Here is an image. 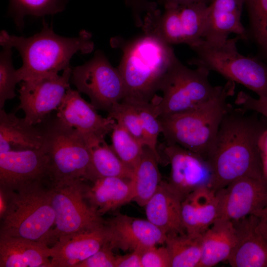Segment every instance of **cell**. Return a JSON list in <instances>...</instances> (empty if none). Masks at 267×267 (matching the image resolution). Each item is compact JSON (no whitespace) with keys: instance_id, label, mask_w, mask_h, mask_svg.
Masks as SVG:
<instances>
[{"instance_id":"1","label":"cell","mask_w":267,"mask_h":267,"mask_svg":"<svg viewBox=\"0 0 267 267\" xmlns=\"http://www.w3.org/2000/svg\"><path fill=\"white\" fill-rule=\"evenodd\" d=\"M248 112L229 104L223 117L208 158L215 192L242 177L265 178L259 143L267 119Z\"/></svg>"},{"instance_id":"2","label":"cell","mask_w":267,"mask_h":267,"mask_svg":"<svg viewBox=\"0 0 267 267\" xmlns=\"http://www.w3.org/2000/svg\"><path fill=\"white\" fill-rule=\"evenodd\" d=\"M90 34L81 31L75 37L56 34L52 27L44 23L42 30L30 37L9 35L2 30L0 44L2 46L16 48L19 52L22 65L16 69L20 81L31 80L57 74L69 67L70 61L76 53L92 51L93 43Z\"/></svg>"},{"instance_id":"3","label":"cell","mask_w":267,"mask_h":267,"mask_svg":"<svg viewBox=\"0 0 267 267\" xmlns=\"http://www.w3.org/2000/svg\"><path fill=\"white\" fill-rule=\"evenodd\" d=\"M123 50L117 68L125 87L123 99L153 101L164 76L177 58L172 45L144 33L127 44Z\"/></svg>"},{"instance_id":"4","label":"cell","mask_w":267,"mask_h":267,"mask_svg":"<svg viewBox=\"0 0 267 267\" xmlns=\"http://www.w3.org/2000/svg\"><path fill=\"white\" fill-rule=\"evenodd\" d=\"M235 83L228 80L208 101L186 111L159 118L165 143L178 144L208 158L229 103Z\"/></svg>"},{"instance_id":"5","label":"cell","mask_w":267,"mask_h":267,"mask_svg":"<svg viewBox=\"0 0 267 267\" xmlns=\"http://www.w3.org/2000/svg\"><path fill=\"white\" fill-rule=\"evenodd\" d=\"M43 181L13 189L4 188L7 192L8 206L0 219V234L48 246L55 215L50 188L44 187Z\"/></svg>"},{"instance_id":"6","label":"cell","mask_w":267,"mask_h":267,"mask_svg":"<svg viewBox=\"0 0 267 267\" xmlns=\"http://www.w3.org/2000/svg\"><path fill=\"white\" fill-rule=\"evenodd\" d=\"M240 40L237 36L219 44L203 40L192 49L195 56L188 63L217 72L254 91L258 97H267V62L257 56L240 53L237 43Z\"/></svg>"},{"instance_id":"7","label":"cell","mask_w":267,"mask_h":267,"mask_svg":"<svg viewBox=\"0 0 267 267\" xmlns=\"http://www.w3.org/2000/svg\"><path fill=\"white\" fill-rule=\"evenodd\" d=\"M41 131L50 181L87 179L90 153L85 135L57 118Z\"/></svg>"},{"instance_id":"8","label":"cell","mask_w":267,"mask_h":267,"mask_svg":"<svg viewBox=\"0 0 267 267\" xmlns=\"http://www.w3.org/2000/svg\"><path fill=\"white\" fill-rule=\"evenodd\" d=\"M209 73L202 67L189 68L177 58L162 81L159 90L162 96L153 102L158 116L186 111L217 95L223 86H212L209 80Z\"/></svg>"},{"instance_id":"9","label":"cell","mask_w":267,"mask_h":267,"mask_svg":"<svg viewBox=\"0 0 267 267\" xmlns=\"http://www.w3.org/2000/svg\"><path fill=\"white\" fill-rule=\"evenodd\" d=\"M83 180L51 181L49 188L55 219L48 246H53L62 237L105 224L101 216L86 202L87 185Z\"/></svg>"},{"instance_id":"10","label":"cell","mask_w":267,"mask_h":267,"mask_svg":"<svg viewBox=\"0 0 267 267\" xmlns=\"http://www.w3.org/2000/svg\"><path fill=\"white\" fill-rule=\"evenodd\" d=\"M208 5L204 3L165 5L163 12H149L145 17L144 33L167 44H187L192 49L203 40Z\"/></svg>"},{"instance_id":"11","label":"cell","mask_w":267,"mask_h":267,"mask_svg":"<svg viewBox=\"0 0 267 267\" xmlns=\"http://www.w3.org/2000/svg\"><path fill=\"white\" fill-rule=\"evenodd\" d=\"M71 80L79 92L89 97L96 110L108 112L125 97V85L118 69L100 50L85 64L73 68Z\"/></svg>"},{"instance_id":"12","label":"cell","mask_w":267,"mask_h":267,"mask_svg":"<svg viewBox=\"0 0 267 267\" xmlns=\"http://www.w3.org/2000/svg\"><path fill=\"white\" fill-rule=\"evenodd\" d=\"M72 68L58 74L37 79L22 81L19 93L20 104L17 108L25 113V119L30 124L41 123L45 116L57 109L66 92L70 88Z\"/></svg>"},{"instance_id":"13","label":"cell","mask_w":267,"mask_h":267,"mask_svg":"<svg viewBox=\"0 0 267 267\" xmlns=\"http://www.w3.org/2000/svg\"><path fill=\"white\" fill-rule=\"evenodd\" d=\"M163 153L171 167L168 182L182 201L197 189H212L213 173L208 160L178 144L165 143Z\"/></svg>"},{"instance_id":"14","label":"cell","mask_w":267,"mask_h":267,"mask_svg":"<svg viewBox=\"0 0 267 267\" xmlns=\"http://www.w3.org/2000/svg\"><path fill=\"white\" fill-rule=\"evenodd\" d=\"M219 218L236 221L257 215L267 204V180L244 177L216 192Z\"/></svg>"},{"instance_id":"15","label":"cell","mask_w":267,"mask_h":267,"mask_svg":"<svg viewBox=\"0 0 267 267\" xmlns=\"http://www.w3.org/2000/svg\"><path fill=\"white\" fill-rule=\"evenodd\" d=\"M108 242L124 251L140 250L165 244L167 234L150 221L118 213L105 222Z\"/></svg>"},{"instance_id":"16","label":"cell","mask_w":267,"mask_h":267,"mask_svg":"<svg viewBox=\"0 0 267 267\" xmlns=\"http://www.w3.org/2000/svg\"><path fill=\"white\" fill-rule=\"evenodd\" d=\"M48 177V158L41 148L0 152V187L7 189Z\"/></svg>"},{"instance_id":"17","label":"cell","mask_w":267,"mask_h":267,"mask_svg":"<svg viewBox=\"0 0 267 267\" xmlns=\"http://www.w3.org/2000/svg\"><path fill=\"white\" fill-rule=\"evenodd\" d=\"M57 118L85 134L105 137L111 133L115 120L99 115L91 103L84 100L78 90L69 88L57 108Z\"/></svg>"},{"instance_id":"18","label":"cell","mask_w":267,"mask_h":267,"mask_svg":"<svg viewBox=\"0 0 267 267\" xmlns=\"http://www.w3.org/2000/svg\"><path fill=\"white\" fill-rule=\"evenodd\" d=\"M107 241L105 224L62 237L50 247L51 267H76Z\"/></svg>"},{"instance_id":"19","label":"cell","mask_w":267,"mask_h":267,"mask_svg":"<svg viewBox=\"0 0 267 267\" xmlns=\"http://www.w3.org/2000/svg\"><path fill=\"white\" fill-rule=\"evenodd\" d=\"M232 222L237 241L227 261L230 266L267 267V237L259 228L258 217L252 215Z\"/></svg>"},{"instance_id":"20","label":"cell","mask_w":267,"mask_h":267,"mask_svg":"<svg viewBox=\"0 0 267 267\" xmlns=\"http://www.w3.org/2000/svg\"><path fill=\"white\" fill-rule=\"evenodd\" d=\"M243 6L242 0H212L208 5L204 40L219 44L233 33L247 41L246 28L241 20Z\"/></svg>"},{"instance_id":"21","label":"cell","mask_w":267,"mask_h":267,"mask_svg":"<svg viewBox=\"0 0 267 267\" xmlns=\"http://www.w3.org/2000/svg\"><path fill=\"white\" fill-rule=\"evenodd\" d=\"M181 217L186 233L203 234L219 218L216 192L203 187L190 193L181 202Z\"/></svg>"},{"instance_id":"22","label":"cell","mask_w":267,"mask_h":267,"mask_svg":"<svg viewBox=\"0 0 267 267\" xmlns=\"http://www.w3.org/2000/svg\"><path fill=\"white\" fill-rule=\"evenodd\" d=\"M181 200L169 185L161 181L145 207L147 219L165 234L186 233L181 217Z\"/></svg>"},{"instance_id":"23","label":"cell","mask_w":267,"mask_h":267,"mask_svg":"<svg viewBox=\"0 0 267 267\" xmlns=\"http://www.w3.org/2000/svg\"><path fill=\"white\" fill-rule=\"evenodd\" d=\"M50 257L44 243L0 234V267H51Z\"/></svg>"},{"instance_id":"24","label":"cell","mask_w":267,"mask_h":267,"mask_svg":"<svg viewBox=\"0 0 267 267\" xmlns=\"http://www.w3.org/2000/svg\"><path fill=\"white\" fill-rule=\"evenodd\" d=\"M93 185L86 186L85 197L91 207L100 216L133 201L131 179L119 177L97 179Z\"/></svg>"},{"instance_id":"25","label":"cell","mask_w":267,"mask_h":267,"mask_svg":"<svg viewBox=\"0 0 267 267\" xmlns=\"http://www.w3.org/2000/svg\"><path fill=\"white\" fill-rule=\"evenodd\" d=\"M237 241L231 221L218 218L202 235V255L199 267H212L227 261Z\"/></svg>"},{"instance_id":"26","label":"cell","mask_w":267,"mask_h":267,"mask_svg":"<svg viewBox=\"0 0 267 267\" xmlns=\"http://www.w3.org/2000/svg\"><path fill=\"white\" fill-rule=\"evenodd\" d=\"M43 140L41 130L0 109V152L40 148Z\"/></svg>"},{"instance_id":"27","label":"cell","mask_w":267,"mask_h":267,"mask_svg":"<svg viewBox=\"0 0 267 267\" xmlns=\"http://www.w3.org/2000/svg\"><path fill=\"white\" fill-rule=\"evenodd\" d=\"M90 153V165L87 179L93 182L107 177L131 179L134 171L118 157L104 137L85 134Z\"/></svg>"},{"instance_id":"28","label":"cell","mask_w":267,"mask_h":267,"mask_svg":"<svg viewBox=\"0 0 267 267\" xmlns=\"http://www.w3.org/2000/svg\"><path fill=\"white\" fill-rule=\"evenodd\" d=\"M160 161L156 154L145 146L131 179L134 192L133 201L141 207L145 206L162 181L158 168Z\"/></svg>"},{"instance_id":"29","label":"cell","mask_w":267,"mask_h":267,"mask_svg":"<svg viewBox=\"0 0 267 267\" xmlns=\"http://www.w3.org/2000/svg\"><path fill=\"white\" fill-rule=\"evenodd\" d=\"M202 234H169L165 242L171 267H199L202 255Z\"/></svg>"},{"instance_id":"30","label":"cell","mask_w":267,"mask_h":267,"mask_svg":"<svg viewBox=\"0 0 267 267\" xmlns=\"http://www.w3.org/2000/svg\"><path fill=\"white\" fill-rule=\"evenodd\" d=\"M248 15L247 41L257 51V57L267 62V0H242Z\"/></svg>"},{"instance_id":"31","label":"cell","mask_w":267,"mask_h":267,"mask_svg":"<svg viewBox=\"0 0 267 267\" xmlns=\"http://www.w3.org/2000/svg\"><path fill=\"white\" fill-rule=\"evenodd\" d=\"M67 2V0H9L8 14L21 29L25 16L54 14L63 10Z\"/></svg>"},{"instance_id":"32","label":"cell","mask_w":267,"mask_h":267,"mask_svg":"<svg viewBox=\"0 0 267 267\" xmlns=\"http://www.w3.org/2000/svg\"><path fill=\"white\" fill-rule=\"evenodd\" d=\"M111 146L118 157L134 171L145 146L116 122L111 132Z\"/></svg>"},{"instance_id":"33","label":"cell","mask_w":267,"mask_h":267,"mask_svg":"<svg viewBox=\"0 0 267 267\" xmlns=\"http://www.w3.org/2000/svg\"><path fill=\"white\" fill-rule=\"evenodd\" d=\"M127 101L134 105L139 114L144 146L150 148L161 161L157 144L158 136L162 133V125L159 117L155 111L154 103Z\"/></svg>"},{"instance_id":"34","label":"cell","mask_w":267,"mask_h":267,"mask_svg":"<svg viewBox=\"0 0 267 267\" xmlns=\"http://www.w3.org/2000/svg\"><path fill=\"white\" fill-rule=\"evenodd\" d=\"M12 48L2 46L0 54V109L7 100L15 97V86L20 82L12 64Z\"/></svg>"},{"instance_id":"35","label":"cell","mask_w":267,"mask_h":267,"mask_svg":"<svg viewBox=\"0 0 267 267\" xmlns=\"http://www.w3.org/2000/svg\"><path fill=\"white\" fill-rule=\"evenodd\" d=\"M108 113V117L121 125L144 145L140 118L133 104L123 100L114 104Z\"/></svg>"},{"instance_id":"36","label":"cell","mask_w":267,"mask_h":267,"mask_svg":"<svg viewBox=\"0 0 267 267\" xmlns=\"http://www.w3.org/2000/svg\"><path fill=\"white\" fill-rule=\"evenodd\" d=\"M113 249L107 241L97 252L76 267H116L117 256L113 253Z\"/></svg>"},{"instance_id":"37","label":"cell","mask_w":267,"mask_h":267,"mask_svg":"<svg viewBox=\"0 0 267 267\" xmlns=\"http://www.w3.org/2000/svg\"><path fill=\"white\" fill-rule=\"evenodd\" d=\"M142 267H171L170 255L166 246L149 247L141 254Z\"/></svg>"},{"instance_id":"38","label":"cell","mask_w":267,"mask_h":267,"mask_svg":"<svg viewBox=\"0 0 267 267\" xmlns=\"http://www.w3.org/2000/svg\"><path fill=\"white\" fill-rule=\"evenodd\" d=\"M234 103L244 110L260 114L267 119V97L256 98L240 91L237 94Z\"/></svg>"},{"instance_id":"39","label":"cell","mask_w":267,"mask_h":267,"mask_svg":"<svg viewBox=\"0 0 267 267\" xmlns=\"http://www.w3.org/2000/svg\"><path fill=\"white\" fill-rule=\"evenodd\" d=\"M142 252L136 250L130 254L117 256L116 267H142L141 257Z\"/></svg>"},{"instance_id":"40","label":"cell","mask_w":267,"mask_h":267,"mask_svg":"<svg viewBox=\"0 0 267 267\" xmlns=\"http://www.w3.org/2000/svg\"><path fill=\"white\" fill-rule=\"evenodd\" d=\"M259 148L263 175L267 180V128L260 137Z\"/></svg>"},{"instance_id":"41","label":"cell","mask_w":267,"mask_h":267,"mask_svg":"<svg viewBox=\"0 0 267 267\" xmlns=\"http://www.w3.org/2000/svg\"><path fill=\"white\" fill-rule=\"evenodd\" d=\"M256 216L259 219V229L265 235L267 236V204L262 211Z\"/></svg>"},{"instance_id":"42","label":"cell","mask_w":267,"mask_h":267,"mask_svg":"<svg viewBox=\"0 0 267 267\" xmlns=\"http://www.w3.org/2000/svg\"><path fill=\"white\" fill-rule=\"evenodd\" d=\"M8 206V195L7 191L3 187H0V219H1L5 215Z\"/></svg>"},{"instance_id":"43","label":"cell","mask_w":267,"mask_h":267,"mask_svg":"<svg viewBox=\"0 0 267 267\" xmlns=\"http://www.w3.org/2000/svg\"><path fill=\"white\" fill-rule=\"evenodd\" d=\"M165 5H183L194 3H204L209 5L212 0H163Z\"/></svg>"}]
</instances>
